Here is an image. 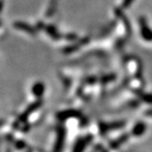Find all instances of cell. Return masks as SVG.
<instances>
[{"label":"cell","instance_id":"1","mask_svg":"<svg viewBox=\"0 0 152 152\" xmlns=\"http://www.w3.org/2000/svg\"><path fill=\"white\" fill-rule=\"evenodd\" d=\"M139 23H140V33L142 38L148 41H152V31L148 26L146 18L144 17H141L139 18Z\"/></svg>","mask_w":152,"mask_h":152},{"label":"cell","instance_id":"2","mask_svg":"<svg viewBox=\"0 0 152 152\" xmlns=\"http://www.w3.org/2000/svg\"><path fill=\"white\" fill-rule=\"evenodd\" d=\"M64 138H65V132L63 128H60L58 131V137L56 140L55 146H54L53 152H61L63 144H64Z\"/></svg>","mask_w":152,"mask_h":152},{"label":"cell","instance_id":"3","mask_svg":"<svg viewBox=\"0 0 152 152\" xmlns=\"http://www.w3.org/2000/svg\"><path fill=\"white\" fill-rule=\"evenodd\" d=\"M14 28L19 29V30H23L25 32H27L29 35H35L36 34V30L34 28H32L31 26L28 25L25 22H21V21H17V22H14Z\"/></svg>","mask_w":152,"mask_h":152},{"label":"cell","instance_id":"4","mask_svg":"<svg viewBox=\"0 0 152 152\" xmlns=\"http://www.w3.org/2000/svg\"><path fill=\"white\" fill-rule=\"evenodd\" d=\"M92 140V137H86L84 138H82L81 140H79L77 143L75 144L72 152H83L84 150V148L87 146Z\"/></svg>","mask_w":152,"mask_h":152},{"label":"cell","instance_id":"5","mask_svg":"<svg viewBox=\"0 0 152 152\" xmlns=\"http://www.w3.org/2000/svg\"><path fill=\"white\" fill-rule=\"evenodd\" d=\"M40 104H41V102L40 101H38V102H36V103H34V104H32L28 108H27V110L21 115L20 116H19V120L20 121H22V120H25V119L28 117V115L32 112V111H34L35 109H37V108L40 105Z\"/></svg>","mask_w":152,"mask_h":152},{"label":"cell","instance_id":"6","mask_svg":"<svg viewBox=\"0 0 152 152\" xmlns=\"http://www.w3.org/2000/svg\"><path fill=\"white\" fill-rule=\"evenodd\" d=\"M89 40H90L89 38H84V39H83L82 40H80L78 43H76V44H74V46H71V47H68V48H65V49L63 50V52L66 53V52H72V51H73V50H76L77 49H79L82 45L85 44V43H87Z\"/></svg>","mask_w":152,"mask_h":152},{"label":"cell","instance_id":"7","mask_svg":"<svg viewBox=\"0 0 152 152\" xmlns=\"http://www.w3.org/2000/svg\"><path fill=\"white\" fill-rule=\"evenodd\" d=\"M145 130H146V125L142 122H139L134 126L132 132L134 136H141L145 132Z\"/></svg>","mask_w":152,"mask_h":152},{"label":"cell","instance_id":"8","mask_svg":"<svg viewBox=\"0 0 152 152\" xmlns=\"http://www.w3.org/2000/svg\"><path fill=\"white\" fill-rule=\"evenodd\" d=\"M44 89H45V87H44V85H43V83H37L36 84H34L33 87H32V92H33V94L36 96L39 97L43 94V93H44Z\"/></svg>","mask_w":152,"mask_h":152},{"label":"cell","instance_id":"9","mask_svg":"<svg viewBox=\"0 0 152 152\" xmlns=\"http://www.w3.org/2000/svg\"><path fill=\"white\" fill-rule=\"evenodd\" d=\"M45 28H46V32H47V33H48L53 39H60L61 36H60V34L57 32V29H56L55 27L52 26V25H50V26L46 27Z\"/></svg>","mask_w":152,"mask_h":152},{"label":"cell","instance_id":"10","mask_svg":"<svg viewBox=\"0 0 152 152\" xmlns=\"http://www.w3.org/2000/svg\"><path fill=\"white\" fill-rule=\"evenodd\" d=\"M123 125H124L123 122H117V123H113V124H102L101 125V130H102V132H105L109 129L121 127Z\"/></svg>","mask_w":152,"mask_h":152},{"label":"cell","instance_id":"11","mask_svg":"<svg viewBox=\"0 0 152 152\" xmlns=\"http://www.w3.org/2000/svg\"><path fill=\"white\" fill-rule=\"evenodd\" d=\"M56 7H57V2H56V0H51L50 1V7H48V10H47V12L45 13V17L47 18H50L54 12H55V10H56Z\"/></svg>","mask_w":152,"mask_h":152},{"label":"cell","instance_id":"12","mask_svg":"<svg viewBox=\"0 0 152 152\" xmlns=\"http://www.w3.org/2000/svg\"><path fill=\"white\" fill-rule=\"evenodd\" d=\"M135 93L137 96H139V98L142 99L143 101L148 102V103H152V94H146L139 91H135Z\"/></svg>","mask_w":152,"mask_h":152},{"label":"cell","instance_id":"13","mask_svg":"<svg viewBox=\"0 0 152 152\" xmlns=\"http://www.w3.org/2000/svg\"><path fill=\"white\" fill-rule=\"evenodd\" d=\"M126 139H127V136H126H126H122L118 140H115V143L112 144V147L116 148V147H118V146H120L122 143L125 142V141H126Z\"/></svg>","mask_w":152,"mask_h":152},{"label":"cell","instance_id":"14","mask_svg":"<svg viewBox=\"0 0 152 152\" xmlns=\"http://www.w3.org/2000/svg\"><path fill=\"white\" fill-rule=\"evenodd\" d=\"M65 38H66L67 39H69V40H75V39H77V35L71 33V34H67L66 36H65Z\"/></svg>","mask_w":152,"mask_h":152},{"label":"cell","instance_id":"15","mask_svg":"<svg viewBox=\"0 0 152 152\" xmlns=\"http://www.w3.org/2000/svg\"><path fill=\"white\" fill-rule=\"evenodd\" d=\"M133 2V0H124V4H123V7H127L130 4Z\"/></svg>","mask_w":152,"mask_h":152},{"label":"cell","instance_id":"16","mask_svg":"<svg viewBox=\"0 0 152 152\" xmlns=\"http://www.w3.org/2000/svg\"><path fill=\"white\" fill-rule=\"evenodd\" d=\"M146 115H150V116H152V110H148L147 113H146Z\"/></svg>","mask_w":152,"mask_h":152}]
</instances>
